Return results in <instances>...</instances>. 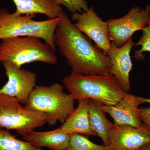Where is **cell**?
Listing matches in <instances>:
<instances>
[{
  "instance_id": "cell-1",
  "label": "cell",
  "mask_w": 150,
  "mask_h": 150,
  "mask_svg": "<svg viewBox=\"0 0 150 150\" xmlns=\"http://www.w3.org/2000/svg\"><path fill=\"white\" fill-rule=\"evenodd\" d=\"M55 33L56 46L67 59L72 72L84 75L105 74L111 67L109 57L94 46L91 39L74 25L64 11Z\"/></svg>"
},
{
  "instance_id": "cell-2",
  "label": "cell",
  "mask_w": 150,
  "mask_h": 150,
  "mask_svg": "<svg viewBox=\"0 0 150 150\" xmlns=\"http://www.w3.org/2000/svg\"><path fill=\"white\" fill-rule=\"evenodd\" d=\"M63 83L74 100L91 99L105 105H115L126 95L116 79L110 73L105 74L84 75L71 73Z\"/></svg>"
},
{
  "instance_id": "cell-3",
  "label": "cell",
  "mask_w": 150,
  "mask_h": 150,
  "mask_svg": "<svg viewBox=\"0 0 150 150\" xmlns=\"http://www.w3.org/2000/svg\"><path fill=\"white\" fill-rule=\"evenodd\" d=\"M36 15H18L5 8L0 9V40L11 38H39L55 52V33L59 17L42 21L34 20Z\"/></svg>"
},
{
  "instance_id": "cell-4",
  "label": "cell",
  "mask_w": 150,
  "mask_h": 150,
  "mask_svg": "<svg viewBox=\"0 0 150 150\" xmlns=\"http://www.w3.org/2000/svg\"><path fill=\"white\" fill-rule=\"evenodd\" d=\"M75 100L64 92V87L56 82L48 86H36L25 106L48 116V125L63 123L74 110Z\"/></svg>"
},
{
  "instance_id": "cell-5",
  "label": "cell",
  "mask_w": 150,
  "mask_h": 150,
  "mask_svg": "<svg viewBox=\"0 0 150 150\" xmlns=\"http://www.w3.org/2000/svg\"><path fill=\"white\" fill-rule=\"evenodd\" d=\"M35 36L6 38L0 43V62H8L21 67L25 64L40 62L55 65L57 56L49 45Z\"/></svg>"
},
{
  "instance_id": "cell-6",
  "label": "cell",
  "mask_w": 150,
  "mask_h": 150,
  "mask_svg": "<svg viewBox=\"0 0 150 150\" xmlns=\"http://www.w3.org/2000/svg\"><path fill=\"white\" fill-rule=\"evenodd\" d=\"M15 98L0 94V128L14 130L23 137L48 123L46 114L23 106Z\"/></svg>"
},
{
  "instance_id": "cell-7",
  "label": "cell",
  "mask_w": 150,
  "mask_h": 150,
  "mask_svg": "<svg viewBox=\"0 0 150 150\" xmlns=\"http://www.w3.org/2000/svg\"><path fill=\"white\" fill-rule=\"evenodd\" d=\"M150 13V4L143 8L135 6L122 17L108 20L110 41L118 47L123 46L136 31L142 30L146 25Z\"/></svg>"
},
{
  "instance_id": "cell-8",
  "label": "cell",
  "mask_w": 150,
  "mask_h": 150,
  "mask_svg": "<svg viewBox=\"0 0 150 150\" xmlns=\"http://www.w3.org/2000/svg\"><path fill=\"white\" fill-rule=\"evenodd\" d=\"M2 64L8 81L0 89V94L15 98L21 103L25 104L36 86L37 75L10 62Z\"/></svg>"
},
{
  "instance_id": "cell-9",
  "label": "cell",
  "mask_w": 150,
  "mask_h": 150,
  "mask_svg": "<svg viewBox=\"0 0 150 150\" xmlns=\"http://www.w3.org/2000/svg\"><path fill=\"white\" fill-rule=\"evenodd\" d=\"M71 18L75 27L106 54L111 43L107 22L103 21L92 7L85 11L72 14Z\"/></svg>"
},
{
  "instance_id": "cell-10",
  "label": "cell",
  "mask_w": 150,
  "mask_h": 150,
  "mask_svg": "<svg viewBox=\"0 0 150 150\" xmlns=\"http://www.w3.org/2000/svg\"><path fill=\"white\" fill-rule=\"evenodd\" d=\"M150 143V129L145 123L136 128L114 126L109 135V146L113 150H140Z\"/></svg>"
},
{
  "instance_id": "cell-11",
  "label": "cell",
  "mask_w": 150,
  "mask_h": 150,
  "mask_svg": "<svg viewBox=\"0 0 150 150\" xmlns=\"http://www.w3.org/2000/svg\"><path fill=\"white\" fill-rule=\"evenodd\" d=\"M146 103H150V98L127 93L115 105L103 104L102 108L113 119L115 126L129 125L138 128L143 123L138 112L139 107Z\"/></svg>"
},
{
  "instance_id": "cell-12",
  "label": "cell",
  "mask_w": 150,
  "mask_h": 150,
  "mask_svg": "<svg viewBox=\"0 0 150 150\" xmlns=\"http://www.w3.org/2000/svg\"><path fill=\"white\" fill-rule=\"evenodd\" d=\"M135 43L132 38L121 47H118L111 42L110 48L106 53L111 64L109 73L114 76L127 93L131 90L129 76L133 64L130 54Z\"/></svg>"
},
{
  "instance_id": "cell-13",
  "label": "cell",
  "mask_w": 150,
  "mask_h": 150,
  "mask_svg": "<svg viewBox=\"0 0 150 150\" xmlns=\"http://www.w3.org/2000/svg\"><path fill=\"white\" fill-rule=\"evenodd\" d=\"M89 99L82 100L79 101L76 108L67 118L62 126L56 129L61 133L71 134H78L86 136H96L92 130L88 115Z\"/></svg>"
},
{
  "instance_id": "cell-14",
  "label": "cell",
  "mask_w": 150,
  "mask_h": 150,
  "mask_svg": "<svg viewBox=\"0 0 150 150\" xmlns=\"http://www.w3.org/2000/svg\"><path fill=\"white\" fill-rule=\"evenodd\" d=\"M23 138L35 147H46L52 150H65L69 145L70 134L61 133L56 129L43 132L33 130L23 136Z\"/></svg>"
},
{
  "instance_id": "cell-15",
  "label": "cell",
  "mask_w": 150,
  "mask_h": 150,
  "mask_svg": "<svg viewBox=\"0 0 150 150\" xmlns=\"http://www.w3.org/2000/svg\"><path fill=\"white\" fill-rule=\"evenodd\" d=\"M103 105L98 100L89 99V119L92 130L96 136L100 138L103 145L109 146V135L115 124L106 118V112L102 108Z\"/></svg>"
},
{
  "instance_id": "cell-16",
  "label": "cell",
  "mask_w": 150,
  "mask_h": 150,
  "mask_svg": "<svg viewBox=\"0 0 150 150\" xmlns=\"http://www.w3.org/2000/svg\"><path fill=\"white\" fill-rule=\"evenodd\" d=\"M18 15L41 14L49 19L59 17L63 10L60 6L51 0H13Z\"/></svg>"
},
{
  "instance_id": "cell-17",
  "label": "cell",
  "mask_w": 150,
  "mask_h": 150,
  "mask_svg": "<svg viewBox=\"0 0 150 150\" xmlns=\"http://www.w3.org/2000/svg\"><path fill=\"white\" fill-rule=\"evenodd\" d=\"M0 150H42L30 142L17 139L9 131L0 128Z\"/></svg>"
},
{
  "instance_id": "cell-18",
  "label": "cell",
  "mask_w": 150,
  "mask_h": 150,
  "mask_svg": "<svg viewBox=\"0 0 150 150\" xmlns=\"http://www.w3.org/2000/svg\"><path fill=\"white\" fill-rule=\"evenodd\" d=\"M65 150H113L110 146L96 144L80 134H70L69 145Z\"/></svg>"
},
{
  "instance_id": "cell-19",
  "label": "cell",
  "mask_w": 150,
  "mask_h": 150,
  "mask_svg": "<svg viewBox=\"0 0 150 150\" xmlns=\"http://www.w3.org/2000/svg\"><path fill=\"white\" fill-rule=\"evenodd\" d=\"M142 31L143 34L142 37L134 45L135 47L141 46L140 49L135 50L134 52V58L139 61H142L145 59V56L143 53L145 52L150 53V13L147 23Z\"/></svg>"
},
{
  "instance_id": "cell-20",
  "label": "cell",
  "mask_w": 150,
  "mask_h": 150,
  "mask_svg": "<svg viewBox=\"0 0 150 150\" xmlns=\"http://www.w3.org/2000/svg\"><path fill=\"white\" fill-rule=\"evenodd\" d=\"M59 6L63 5L72 14L82 13L88 9L87 0H51Z\"/></svg>"
},
{
  "instance_id": "cell-21",
  "label": "cell",
  "mask_w": 150,
  "mask_h": 150,
  "mask_svg": "<svg viewBox=\"0 0 150 150\" xmlns=\"http://www.w3.org/2000/svg\"><path fill=\"white\" fill-rule=\"evenodd\" d=\"M138 112L141 121L150 129V107L140 108Z\"/></svg>"
},
{
  "instance_id": "cell-22",
  "label": "cell",
  "mask_w": 150,
  "mask_h": 150,
  "mask_svg": "<svg viewBox=\"0 0 150 150\" xmlns=\"http://www.w3.org/2000/svg\"><path fill=\"white\" fill-rule=\"evenodd\" d=\"M140 150H150V143L145 145Z\"/></svg>"
}]
</instances>
